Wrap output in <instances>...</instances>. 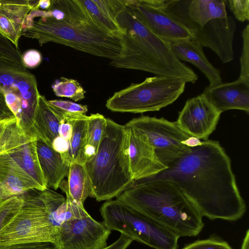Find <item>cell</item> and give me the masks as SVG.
I'll return each instance as SVG.
<instances>
[{
    "label": "cell",
    "instance_id": "cell-1",
    "mask_svg": "<svg viewBox=\"0 0 249 249\" xmlns=\"http://www.w3.org/2000/svg\"><path fill=\"white\" fill-rule=\"evenodd\" d=\"M142 180L175 183L202 216L234 221L246 211L230 157L219 142L206 140L167 168Z\"/></svg>",
    "mask_w": 249,
    "mask_h": 249
},
{
    "label": "cell",
    "instance_id": "cell-2",
    "mask_svg": "<svg viewBox=\"0 0 249 249\" xmlns=\"http://www.w3.org/2000/svg\"><path fill=\"white\" fill-rule=\"evenodd\" d=\"M51 5L62 12V18L34 19L22 36L36 39L40 46L52 42L111 60L120 54L119 36L98 25L79 0H53Z\"/></svg>",
    "mask_w": 249,
    "mask_h": 249
},
{
    "label": "cell",
    "instance_id": "cell-3",
    "mask_svg": "<svg viewBox=\"0 0 249 249\" xmlns=\"http://www.w3.org/2000/svg\"><path fill=\"white\" fill-rule=\"evenodd\" d=\"M122 50L109 65L117 68L145 71L156 75L179 78L195 83V71L178 60L169 43L157 36L136 18L126 5L116 18Z\"/></svg>",
    "mask_w": 249,
    "mask_h": 249
},
{
    "label": "cell",
    "instance_id": "cell-4",
    "mask_svg": "<svg viewBox=\"0 0 249 249\" xmlns=\"http://www.w3.org/2000/svg\"><path fill=\"white\" fill-rule=\"evenodd\" d=\"M23 204L0 231V246L39 243L53 244L61 225L81 217L78 205L49 188L32 189L21 195Z\"/></svg>",
    "mask_w": 249,
    "mask_h": 249
},
{
    "label": "cell",
    "instance_id": "cell-5",
    "mask_svg": "<svg viewBox=\"0 0 249 249\" xmlns=\"http://www.w3.org/2000/svg\"><path fill=\"white\" fill-rule=\"evenodd\" d=\"M116 199L150 218L180 237L198 235L202 216L178 186L166 180H140Z\"/></svg>",
    "mask_w": 249,
    "mask_h": 249
},
{
    "label": "cell",
    "instance_id": "cell-6",
    "mask_svg": "<svg viewBox=\"0 0 249 249\" xmlns=\"http://www.w3.org/2000/svg\"><path fill=\"white\" fill-rule=\"evenodd\" d=\"M84 165L91 185L90 196L98 201L109 200L132 186L125 126L107 118L98 151Z\"/></svg>",
    "mask_w": 249,
    "mask_h": 249
},
{
    "label": "cell",
    "instance_id": "cell-7",
    "mask_svg": "<svg viewBox=\"0 0 249 249\" xmlns=\"http://www.w3.org/2000/svg\"><path fill=\"white\" fill-rule=\"evenodd\" d=\"M182 79L155 75L117 91L106 102L114 112L142 113L159 111L173 104L184 91Z\"/></svg>",
    "mask_w": 249,
    "mask_h": 249
},
{
    "label": "cell",
    "instance_id": "cell-8",
    "mask_svg": "<svg viewBox=\"0 0 249 249\" xmlns=\"http://www.w3.org/2000/svg\"><path fill=\"white\" fill-rule=\"evenodd\" d=\"M100 211L103 222L111 231L154 249H178L179 236L117 199L106 201Z\"/></svg>",
    "mask_w": 249,
    "mask_h": 249
},
{
    "label": "cell",
    "instance_id": "cell-9",
    "mask_svg": "<svg viewBox=\"0 0 249 249\" xmlns=\"http://www.w3.org/2000/svg\"><path fill=\"white\" fill-rule=\"evenodd\" d=\"M0 91L23 132L37 139L34 121L40 93L36 76L0 57Z\"/></svg>",
    "mask_w": 249,
    "mask_h": 249
},
{
    "label": "cell",
    "instance_id": "cell-10",
    "mask_svg": "<svg viewBox=\"0 0 249 249\" xmlns=\"http://www.w3.org/2000/svg\"><path fill=\"white\" fill-rule=\"evenodd\" d=\"M125 125L145 136L159 160L167 168L191 149L182 143L189 136L180 129L176 122L141 116L133 118Z\"/></svg>",
    "mask_w": 249,
    "mask_h": 249
},
{
    "label": "cell",
    "instance_id": "cell-11",
    "mask_svg": "<svg viewBox=\"0 0 249 249\" xmlns=\"http://www.w3.org/2000/svg\"><path fill=\"white\" fill-rule=\"evenodd\" d=\"M110 233L103 222L89 215L64 222L53 246L55 249H105Z\"/></svg>",
    "mask_w": 249,
    "mask_h": 249
},
{
    "label": "cell",
    "instance_id": "cell-12",
    "mask_svg": "<svg viewBox=\"0 0 249 249\" xmlns=\"http://www.w3.org/2000/svg\"><path fill=\"white\" fill-rule=\"evenodd\" d=\"M159 5L189 31L228 16L225 0H159Z\"/></svg>",
    "mask_w": 249,
    "mask_h": 249
},
{
    "label": "cell",
    "instance_id": "cell-13",
    "mask_svg": "<svg viewBox=\"0 0 249 249\" xmlns=\"http://www.w3.org/2000/svg\"><path fill=\"white\" fill-rule=\"evenodd\" d=\"M127 6L142 24L165 42L191 38L190 31L159 5V0H127Z\"/></svg>",
    "mask_w": 249,
    "mask_h": 249
},
{
    "label": "cell",
    "instance_id": "cell-14",
    "mask_svg": "<svg viewBox=\"0 0 249 249\" xmlns=\"http://www.w3.org/2000/svg\"><path fill=\"white\" fill-rule=\"evenodd\" d=\"M221 113L201 93L186 101L176 123L188 136L205 141L215 130Z\"/></svg>",
    "mask_w": 249,
    "mask_h": 249
},
{
    "label": "cell",
    "instance_id": "cell-15",
    "mask_svg": "<svg viewBox=\"0 0 249 249\" xmlns=\"http://www.w3.org/2000/svg\"><path fill=\"white\" fill-rule=\"evenodd\" d=\"M236 23L232 16L215 18L204 26L190 31L191 38L202 47H208L225 64L234 58L232 43Z\"/></svg>",
    "mask_w": 249,
    "mask_h": 249
},
{
    "label": "cell",
    "instance_id": "cell-16",
    "mask_svg": "<svg viewBox=\"0 0 249 249\" xmlns=\"http://www.w3.org/2000/svg\"><path fill=\"white\" fill-rule=\"evenodd\" d=\"M125 127L128 135L130 169L134 182L153 177L167 168L159 160L145 136L133 127Z\"/></svg>",
    "mask_w": 249,
    "mask_h": 249
},
{
    "label": "cell",
    "instance_id": "cell-17",
    "mask_svg": "<svg viewBox=\"0 0 249 249\" xmlns=\"http://www.w3.org/2000/svg\"><path fill=\"white\" fill-rule=\"evenodd\" d=\"M220 112L238 109L249 112V80L238 78L231 82L207 86L202 93Z\"/></svg>",
    "mask_w": 249,
    "mask_h": 249
},
{
    "label": "cell",
    "instance_id": "cell-18",
    "mask_svg": "<svg viewBox=\"0 0 249 249\" xmlns=\"http://www.w3.org/2000/svg\"><path fill=\"white\" fill-rule=\"evenodd\" d=\"M38 0H0V34L17 49L28 14Z\"/></svg>",
    "mask_w": 249,
    "mask_h": 249
},
{
    "label": "cell",
    "instance_id": "cell-19",
    "mask_svg": "<svg viewBox=\"0 0 249 249\" xmlns=\"http://www.w3.org/2000/svg\"><path fill=\"white\" fill-rule=\"evenodd\" d=\"M170 45L178 60L191 63L204 74L209 81V86L222 83L220 70L209 61L204 53L203 47L198 43L190 38L171 42Z\"/></svg>",
    "mask_w": 249,
    "mask_h": 249
},
{
    "label": "cell",
    "instance_id": "cell-20",
    "mask_svg": "<svg viewBox=\"0 0 249 249\" xmlns=\"http://www.w3.org/2000/svg\"><path fill=\"white\" fill-rule=\"evenodd\" d=\"M0 188L5 198L39 190L34 179L6 154L0 156Z\"/></svg>",
    "mask_w": 249,
    "mask_h": 249
},
{
    "label": "cell",
    "instance_id": "cell-21",
    "mask_svg": "<svg viewBox=\"0 0 249 249\" xmlns=\"http://www.w3.org/2000/svg\"><path fill=\"white\" fill-rule=\"evenodd\" d=\"M36 150L47 188L57 189L64 178L67 176L69 165L60 153L41 138H37L36 140Z\"/></svg>",
    "mask_w": 249,
    "mask_h": 249
},
{
    "label": "cell",
    "instance_id": "cell-22",
    "mask_svg": "<svg viewBox=\"0 0 249 249\" xmlns=\"http://www.w3.org/2000/svg\"><path fill=\"white\" fill-rule=\"evenodd\" d=\"M67 182L62 181L59 188L65 193L66 198L80 205L90 196L92 188L84 163L73 161L69 166Z\"/></svg>",
    "mask_w": 249,
    "mask_h": 249
},
{
    "label": "cell",
    "instance_id": "cell-23",
    "mask_svg": "<svg viewBox=\"0 0 249 249\" xmlns=\"http://www.w3.org/2000/svg\"><path fill=\"white\" fill-rule=\"evenodd\" d=\"M36 140L30 141L6 154L34 179L40 191H43L47 189V183L39 163Z\"/></svg>",
    "mask_w": 249,
    "mask_h": 249
},
{
    "label": "cell",
    "instance_id": "cell-24",
    "mask_svg": "<svg viewBox=\"0 0 249 249\" xmlns=\"http://www.w3.org/2000/svg\"><path fill=\"white\" fill-rule=\"evenodd\" d=\"M63 119L51 107L44 95L40 94L35 114L34 127L37 138H41L52 145L58 136V128Z\"/></svg>",
    "mask_w": 249,
    "mask_h": 249
},
{
    "label": "cell",
    "instance_id": "cell-25",
    "mask_svg": "<svg viewBox=\"0 0 249 249\" xmlns=\"http://www.w3.org/2000/svg\"><path fill=\"white\" fill-rule=\"evenodd\" d=\"M63 120L72 126V134L68 152L61 154L69 166L73 161H78L86 143L89 116L84 114H62Z\"/></svg>",
    "mask_w": 249,
    "mask_h": 249
},
{
    "label": "cell",
    "instance_id": "cell-26",
    "mask_svg": "<svg viewBox=\"0 0 249 249\" xmlns=\"http://www.w3.org/2000/svg\"><path fill=\"white\" fill-rule=\"evenodd\" d=\"M36 139L23 132L15 116L0 119V156Z\"/></svg>",
    "mask_w": 249,
    "mask_h": 249
},
{
    "label": "cell",
    "instance_id": "cell-27",
    "mask_svg": "<svg viewBox=\"0 0 249 249\" xmlns=\"http://www.w3.org/2000/svg\"><path fill=\"white\" fill-rule=\"evenodd\" d=\"M107 126V118L99 113L89 116L85 144L78 162L85 164L96 155Z\"/></svg>",
    "mask_w": 249,
    "mask_h": 249
},
{
    "label": "cell",
    "instance_id": "cell-28",
    "mask_svg": "<svg viewBox=\"0 0 249 249\" xmlns=\"http://www.w3.org/2000/svg\"><path fill=\"white\" fill-rule=\"evenodd\" d=\"M52 88L58 97L70 98L74 101L85 98V90L77 80L72 79L61 77V80H56L53 84Z\"/></svg>",
    "mask_w": 249,
    "mask_h": 249
},
{
    "label": "cell",
    "instance_id": "cell-29",
    "mask_svg": "<svg viewBox=\"0 0 249 249\" xmlns=\"http://www.w3.org/2000/svg\"><path fill=\"white\" fill-rule=\"evenodd\" d=\"M95 22L104 29L119 36L120 31L117 21L104 14L94 0H79Z\"/></svg>",
    "mask_w": 249,
    "mask_h": 249
},
{
    "label": "cell",
    "instance_id": "cell-30",
    "mask_svg": "<svg viewBox=\"0 0 249 249\" xmlns=\"http://www.w3.org/2000/svg\"><path fill=\"white\" fill-rule=\"evenodd\" d=\"M22 204L21 195L12 196L0 201V231L14 218Z\"/></svg>",
    "mask_w": 249,
    "mask_h": 249
},
{
    "label": "cell",
    "instance_id": "cell-31",
    "mask_svg": "<svg viewBox=\"0 0 249 249\" xmlns=\"http://www.w3.org/2000/svg\"><path fill=\"white\" fill-rule=\"evenodd\" d=\"M21 55L20 50L0 34V57L8 60L22 69H27L22 63Z\"/></svg>",
    "mask_w": 249,
    "mask_h": 249
},
{
    "label": "cell",
    "instance_id": "cell-32",
    "mask_svg": "<svg viewBox=\"0 0 249 249\" xmlns=\"http://www.w3.org/2000/svg\"><path fill=\"white\" fill-rule=\"evenodd\" d=\"M48 103L61 118L62 114H85L88 110L87 106L78 104L70 101L52 100H48Z\"/></svg>",
    "mask_w": 249,
    "mask_h": 249
},
{
    "label": "cell",
    "instance_id": "cell-33",
    "mask_svg": "<svg viewBox=\"0 0 249 249\" xmlns=\"http://www.w3.org/2000/svg\"><path fill=\"white\" fill-rule=\"evenodd\" d=\"M94 1L104 14L115 21L127 5V0H94Z\"/></svg>",
    "mask_w": 249,
    "mask_h": 249
},
{
    "label": "cell",
    "instance_id": "cell-34",
    "mask_svg": "<svg viewBox=\"0 0 249 249\" xmlns=\"http://www.w3.org/2000/svg\"><path fill=\"white\" fill-rule=\"evenodd\" d=\"M243 45L240 57V73L239 78L249 80V25L242 32Z\"/></svg>",
    "mask_w": 249,
    "mask_h": 249
},
{
    "label": "cell",
    "instance_id": "cell-35",
    "mask_svg": "<svg viewBox=\"0 0 249 249\" xmlns=\"http://www.w3.org/2000/svg\"><path fill=\"white\" fill-rule=\"evenodd\" d=\"M181 249H232L225 241L215 237L196 240Z\"/></svg>",
    "mask_w": 249,
    "mask_h": 249
},
{
    "label": "cell",
    "instance_id": "cell-36",
    "mask_svg": "<svg viewBox=\"0 0 249 249\" xmlns=\"http://www.w3.org/2000/svg\"><path fill=\"white\" fill-rule=\"evenodd\" d=\"M226 1L236 19L241 22L249 20V0H228Z\"/></svg>",
    "mask_w": 249,
    "mask_h": 249
},
{
    "label": "cell",
    "instance_id": "cell-37",
    "mask_svg": "<svg viewBox=\"0 0 249 249\" xmlns=\"http://www.w3.org/2000/svg\"><path fill=\"white\" fill-rule=\"evenodd\" d=\"M21 59L22 63L26 68L33 69L40 64L42 57L40 52L38 50L30 49L22 54Z\"/></svg>",
    "mask_w": 249,
    "mask_h": 249
},
{
    "label": "cell",
    "instance_id": "cell-38",
    "mask_svg": "<svg viewBox=\"0 0 249 249\" xmlns=\"http://www.w3.org/2000/svg\"><path fill=\"white\" fill-rule=\"evenodd\" d=\"M53 246L49 243L21 244L0 246V249H47Z\"/></svg>",
    "mask_w": 249,
    "mask_h": 249
},
{
    "label": "cell",
    "instance_id": "cell-39",
    "mask_svg": "<svg viewBox=\"0 0 249 249\" xmlns=\"http://www.w3.org/2000/svg\"><path fill=\"white\" fill-rule=\"evenodd\" d=\"M133 240L124 234H121L120 237L105 249H126ZM47 249H55L53 246Z\"/></svg>",
    "mask_w": 249,
    "mask_h": 249
},
{
    "label": "cell",
    "instance_id": "cell-40",
    "mask_svg": "<svg viewBox=\"0 0 249 249\" xmlns=\"http://www.w3.org/2000/svg\"><path fill=\"white\" fill-rule=\"evenodd\" d=\"M70 141L60 136L56 137L53 141L52 146L57 152L60 154L66 153L69 148Z\"/></svg>",
    "mask_w": 249,
    "mask_h": 249
},
{
    "label": "cell",
    "instance_id": "cell-41",
    "mask_svg": "<svg viewBox=\"0 0 249 249\" xmlns=\"http://www.w3.org/2000/svg\"><path fill=\"white\" fill-rule=\"evenodd\" d=\"M72 134L71 124L64 120H62L58 128V135L68 141L70 140Z\"/></svg>",
    "mask_w": 249,
    "mask_h": 249
},
{
    "label": "cell",
    "instance_id": "cell-42",
    "mask_svg": "<svg viewBox=\"0 0 249 249\" xmlns=\"http://www.w3.org/2000/svg\"><path fill=\"white\" fill-rule=\"evenodd\" d=\"M15 116L6 103L4 96L0 91V119Z\"/></svg>",
    "mask_w": 249,
    "mask_h": 249
},
{
    "label": "cell",
    "instance_id": "cell-43",
    "mask_svg": "<svg viewBox=\"0 0 249 249\" xmlns=\"http://www.w3.org/2000/svg\"><path fill=\"white\" fill-rule=\"evenodd\" d=\"M202 141L199 139L193 137L189 136L188 138L182 142V143L190 148H194L199 146L201 144Z\"/></svg>",
    "mask_w": 249,
    "mask_h": 249
},
{
    "label": "cell",
    "instance_id": "cell-44",
    "mask_svg": "<svg viewBox=\"0 0 249 249\" xmlns=\"http://www.w3.org/2000/svg\"><path fill=\"white\" fill-rule=\"evenodd\" d=\"M51 5V0H38L37 4L35 9H44V10L49 9Z\"/></svg>",
    "mask_w": 249,
    "mask_h": 249
},
{
    "label": "cell",
    "instance_id": "cell-45",
    "mask_svg": "<svg viewBox=\"0 0 249 249\" xmlns=\"http://www.w3.org/2000/svg\"><path fill=\"white\" fill-rule=\"evenodd\" d=\"M241 249H249V231L247 230L246 235L244 238Z\"/></svg>",
    "mask_w": 249,
    "mask_h": 249
},
{
    "label": "cell",
    "instance_id": "cell-46",
    "mask_svg": "<svg viewBox=\"0 0 249 249\" xmlns=\"http://www.w3.org/2000/svg\"><path fill=\"white\" fill-rule=\"evenodd\" d=\"M5 198H5L2 194V193L1 191V189L0 188V201L3 199H5Z\"/></svg>",
    "mask_w": 249,
    "mask_h": 249
}]
</instances>
